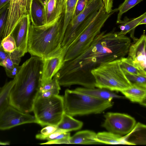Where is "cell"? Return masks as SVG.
Returning <instances> with one entry per match:
<instances>
[{
  "instance_id": "cell-1",
  "label": "cell",
  "mask_w": 146,
  "mask_h": 146,
  "mask_svg": "<svg viewBox=\"0 0 146 146\" xmlns=\"http://www.w3.org/2000/svg\"><path fill=\"white\" fill-rule=\"evenodd\" d=\"M131 44L130 38L114 30L100 32L88 48L63 65L64 74L74 85L85 87L95 86L91 71L101 64L120 60L127 54Z\"/></svg>"
},
{
  "instance_id": "cell-2",
  "label": "cell",
  "mask_w": 146,
  "mask_h": 146,
  "mask_svg": "<svg viewBox=\"0 0 146 146\" xmlns=\"http://www.w3.org/2000/svg\"><path fill=\"white\" fill-rule=\"evenodd\" d=\"M43 62L42 58L31 56L20 66L14 78L15 83L10 93L9 104L23 112L33 111L41 86Z\"/></svg>"
},
{
  "instance_id": "cell-3",
  "label": "cell",
  "mask_w": 146,
  "mask_h": 146,
  "mask_svg": "<svg viewBox=\"0 0 146 146\" xmlns=\"http://www.w3.org/2000/svg\"><path fill=\"white\" fill-rule=\"evenodd\" d=\"M64 13L43 25L36 26L31 24L27 52L31 56L43 58L61 48L64 36L62 31Z\"/></svg>"
},
{
  "instance_id": "cell-4",
  "label": "cell",
  "mask_w": 146,
  "mask_h": 146,
  "mask_svg": "<svg viewBox=\"0 0 146 146\" xmlns=\"http://www.w3.org/2000/svg\"><path fill=\"white\" fill-rule=\"evenodd\" d=\"M114 13H108L104 5L100 9L91 14L82 22L84 29L82 33L70 46L64 62L71 60L82 54L90 46L108 19Z\"/></svg>"
},
{
  "instance_id": "cell-5",
  "label": "cell",
  "mask_w": 146,
  "mask_h": 146,
  "mask_svg": "<svg viewBox=\"0 0 146 146\" xmlns=\"http://www.w3.org/2000/svg\"><path fill=\"white\" fill-rule=\"evenodd\" d=\"M64 97V112L71 116L99 114L112 107L111 101L95 98L66 89Z\"/></svg>"
},
{
  "instance_id": "cell-6",
  "label": "cell",
  "mask_w": 146,
  "mask_h": 146,
  "mask_svg": "<svg viewBox=\"0 0 146 146\" xmlns=\"http://www.w3.org/2000/svg\"><path fill=\"white\" fill-rule=\"evenodd\" d=\"M95 87L120 92L131 85L120 65V60L101 64L92 70Z\"/></svg>"
},
{
  "instance_id": "cell-7",
  "label": "cell",
  "mask_w": 146,
  "mask_h": 146,
  "mask_svg": "<svg viewBox=\"0 0 146 146\" xmlns=\"http://www.w3.org/2000/svg\"><path fill=\"white\" fill-rule=\"evenodd\" d=\"M32 111L36 123L41 126H57L64 113L63 96L58 95L47 98L37 97Z\"/></svg>"
},
{
  "instance_id": "cell-8",
  "label": "cell",
  "mask_w": 146,
  "mask_h": 146,
  "mask_svg": "<svg viewBox=\"0 0 146 146\" xmlns=\"http://www.w3.org/2000/svg\"><path fill=\"white\" fill-rule=\"evenodd\" d=\"M104 5L103 0H89L83 11L72 18L67 27L61 44L65 55L70 45L80 35L78 31L82 23L90 15L99 10Z\"/></svg>"
},
{
  "instance_id": "cell-9",
  "label": "cell",
  "mask_w": 146,
  "mask_h": 146,
  "mask_svg": "<svg viewBox=\"0 0 146 146\" xmlns=\"http://www.w3.org/2000/svg\"><path fill=\"white\" fill-rule=\"evenodd\" d=\"M32 0H10L2 40L12 34L22 18L29 15Z\"/></svg>"
},
{
  "instance_id": "cell-10",
  "label": "cell",
  "mask_w": 146,
  "mask_h": 146,
  "mask_svg": "<svg viewBox=\"0 0 146 146\" xmlns=\"http://www.w3.org/2000/svg\"><path fill=\"white\" fill-rule=\"evenodd\" d=\"M102 126L108 131L120 135H126L136 125L135 119L125 114L108 112L104 116Z\"/></svg>"
},
{
  "instance_id": "cell-11",
  "label": "cell",
  "mask_w": 146,
  "mask_h": 146,
  "mask_svg": "<svg viewBox=\"0 0 146 146\" xmlns=\"http://www.w3.org/2000/svg\"><path fill=\"white\" fill-rule=\"evenodd\" d=\"M36 123L34 116L23 112L9 105L0 115V130H5L23 124Z\"/></svg>"
},
{
  "instance_id": "cell-12",
  "label": "cell",
  "mask_w": 146,
  "mask_h": 146,
  "mask_svg": "<svg viewBox=\"0 0 146 146\" xmlns=\"http://www.w3.org/2000/svg\"><path fill=\"white\" fill-rule=\"evenodd\" d=\"M65 55L62 48L44 58L41 86L50 82L59 70L64 62Z\"/></svg>"
},
{
  "instance_id": "cell-13",
  "label": "cell",
  "mask_w": 146,
  "mask_h": 146,
  "mask_svg": "<svg viewBox=\"0 0 146 146\" xmlns=\"http://www.w3.org/2000/svg\"><path fill=\"white\" fill-rule=\"evenodd\" d=\"M31 23L29 15L24 16L11 34L15 40L17 49L22 51L25 54L27 52L28 37Z\"/></svg>"
},
{
  "instance_id": "cell-14",
  "label": "cell",
  "mask_w": 146,
  "mask_h": 146,
  "mask_svg": "<svg viewBox=\"0 0 146 146\" xmlns=\"http://www.w3.org/2000/svg\"><path fill=\"white\" fill-rule=\"evenodd\" d=\"M131 44L128 50L127 57L140 67L146 70V37L143 34L139 38L134 41Z\"/></svg>"
},
{
  "instance_id": "cell-15",
  "label": "cell",
  "mask_w": 146,
  "mask_h": 146,
  "mask_svg": "<svg viewBox=\"0 0 146 146\" xmlns=\"http://www.w3.org/2000/svg\"><path fill=\"white\" fill-rule=\"evenodd\" d=\"M120 92L131 102L146 106V85L131 84V86Z\"/></svg>"
},
{
  "instance_id": "cell-16",
  "label": "cell",
  "mask_w": 146,
  "mask_h": 146,
  "mask_svg": "<svg viewBox=\"0 0 146 146\" xmlns=\"http://www.w3.org/2000/svg\"><path fill=\"white\" fill-rule=\"evenodd\" d=\"M76 91L92 97L111 101L113 98H121L124 97L118 95L112 91L97 88L78 87L74 90Z\"/></svg>"
},
{
  "instance_id": "cell-17",
  "label": "cell",
  "mask_w": 146,
  "mask_h": 146,
  "mask_svg": "<svg viewBox=\"0 0 146 146\" xmlns=\"http://www.w3.org/2000/svg\"><path fill=\"white\" fill-rule=\"evenodd\" d=\"M131 145L146 144V125L138 123L129 133L124 136Z\"/></svg>"
},
{
  "instance_id": "cell-18",
  "label": "cell",
  "mask_w": 146,
  "mask_h": 146,
  "mask_svg": "<svg viewBox=\"0 0 146 146\" xmlns=\"http://www.w3.org/2000/svg\"><path fill=\"white\" fill-rule=\"evenodd\" d=\"M29 16L31 24L40 26L45 24L43 7L38 0H32Z\"/></svg>"
},
{
  "instance_id": "cell-19",
  "label": "cell",
  "mask_w": 146,
  "mask_h": 146,
  "mask_svg": "<svg viewBox=\"0 0 146 146\" xmlns=\"http://www.w3.org/2000/svg\"><path fill=\"white\" fill-rule=\"evenodd\" d=\"M96 140L99 143L131 145L126 140L124 136L110 131L98 133L96 134Z\"/></svg>"
},
{
  "instance_id": "cell-20",
  "label": "cell",
  "mask_w": 146,
  "mask_h": 146,
  "mask_svg": "<svg viewBox=\"0 0 146 146\" xmlns=\"http://www.w3.org/2000/svg\"><path fill=\"white\" fill-rule=\"evenodd\" d=\"M96 134L88 130L79 131L70 137V144H93L99 143L96 140Z\"/></svg>"
},
{
  "instance_id": "cell-21",
  "label": "cell",
  "mask_w": 146,
  "mask_h": 146,
  "mask_svg": "<svg viewBox=\"0 0 146 146\" xmlns=\"http://www.w3.org/2000/svg\"><path fill=\"white\" fill-rule=\"evenodd\" d=\"M83 125L82 122L74 119L72 116L64 112L57 127L58 129L69 132L80 129Z\"/></svg>"
},
{
  "instance_id": "cell-22",
  "label": "cell",
  "mask_w": 146,
  "mask_h": 146,
  "mask_svg": "<svg viewBox=\"0 0 146 146\" xmlns=\"http://www.w3.org/2000/svg\"><path fill=\"white\" fill-rule=\"evenodd\" d=\"M146 17V12L139 17L129 19L125 18L123 20H121L117 23L120 24L119 27L121 31L119 33L123 35H125L127 33L133 30H135L136 27L140 25V23L141 20Z\"/></svg>"
},
{
  "instance_id": "cell-23",
  "label": "cell",
  "mask_w": 146,
  "mask_h": 146,
  "mask_svg": "<svg viewBox=\"0 0 146 146\" xmlns=\"http://www.w3.org/2000/svg\"><path fill=\"white\" fill-rule=\"evenodd\" d=\"M15 83L14 78L6 82L0 90V115L6 108L9 105L11 92Z\"/></svg>"
},
{
  "instance_id": "cell-24",
  "label": "cell",
  "mask_w": 146,
  "mask_h": 146,
  "mask_svg": "<svg viewBox=\"0 0 146 146\" xmlns=\"http://www.w3.org/2000/svg\"><path fill=\"white\" fill-rule=\"evenodd\" d=\"M78 0H64V18L63 26L64 36L67 27L73 17Z\"/></svg>"
},
{
  "instance_id": "cell-25",
  "label": "cell",
  "mask_w": 146,
  "mask_h": 146,
  "mask_svg": "<svg viewBox=\"0 0 146 146\" xmlns=\"http://www.w3.org/2000/svg\"><path fill=\"white\" fill-rule=\"evenodd\" d=\"M24 55L22 51L17 49L9 53L3 64L5 72L11 70L15 66L19 65L21 58Z\"/></svg>"
},
{
  "instance_id": "cell-26",
  "label": "cell",
  "mask_w": 146,
  "mask_h": 146,
  "mask_svg": "<svg viewBox=\"0 0 146 146\" xmlns=\"http://www.w3.org/2000/svg\"><path fill=\"white\" fill-rule=\"evenodd\" d=\"M120 65L122 69L130 73L146 75V71L135 63L130 58H122L120 59Z\"/></svg>"
},
{
  "instance_id": "cell-27",
  "label": "cell",
  "mask_w": 146,
  "mask_h": 146,
  "mask_svg": "<svg viewBox=\"0 0 146 146\" xmlns=\"http://www.w3.org/2000/svg\"><path fill=\"white\" fill-rule=\"evenodd\" d=\"M143 0H125L116 9V11H119L117 15V23L121 20V17L124 13L143 1Z\"/></svg>"
},
{
  "instance_id": "cell-28",
  "label": "cell",
  "mask_w": 146,
  "mask_h": 146,
  "mask_svg": "<svg viewBox=\"0 0 146 146\" xmlns=\"http://www.w3.org/2000/svg\"><path fill=\"white\" fill-rule=\"evenodd\" d=\"M1 44L4 50L8 53L12 52L17 49L15 40L11 34L2 39Z\"/></svg>"
},
{
  "instance_id": "cell-29",
  "label": "cell",
  "mask_w": 146,
  "mask_h": 146,
  "mask_svg": "<svg viewBox=\"0 0 146 146\" xmlns=\"http://www.w3.org/2000/svg\"><path fill=\"white\" fill-rule=\"evenodd\" d=\"M127 79L131 84L146 85V75L133 74L122 69Z\"/></svg>"
},
{
  "instance_id": "cell-30",
  "label": "cell",
  "mask_w": 146,
  "mask_h": 146,
  "mask_svg": "<svg viewBox=\"0 0 146 146\" xmlns=\"http://www.w3.org/2000/svg\"><path fill=\"white\" fill-rule=\"evenodd\" d=\"M9 4L0 10V44L7 20Z\"/></svg>"
},
{
  "instance_id": "cell-31",
  "label": "cell",
  "mask_w": 146,
  "mask_h": 146,
  "mask_svg": "<svg viewBox=\"0 0 146 146\" xmlns=\"http://www.w3.org/2000/svg\"><path fill=\"white\" fill-rule=\"evenodd\" d=\"M70 137L69 132H63L56 137L52 140L41 144H70L69 139Z\"/></svg>"
},
{
  "instance_id": "cell-32",
  "label": "cell",
  "mask_w": 146,
  "mask_h": 146,
  "mask_svg": "<svg viewBox=\"0 0 146 146\" xmlns=\"http://www.w3.org/2000/svg\"><path fill=\"white\" fill-rule=\"evenodd\" d=\"M57 129V126L48 125L42 128L40 133L36 135V139L41 140H46V137Z\"/></svg>"
},
{
  "instance_id": "cell-33",
  "label": "cell",
  "mask_w": 146,
  "mask_h": 146,
  "mask_svg": "<svg viewBox=\"0 0 146 146\" xmlns=\"http://www.w3.org/2000/svg\"><path fill=\"white\" fill-rule=\"evenodd\" d=\"M58 88H60V86L57 78L54 76L50 82L40 87L38 93H42L52 89Z\"/></svg>"
},
{
  "instance_id": "cell-34",
  "label": "cell",
  "mask_w": 146,
  "mask_h": 146,
  "mask_svg": "<svg viewBox=\"0 0 146 146\" xmlns=\"http://www.w3.org/2000/svg\"><path fill=\"white\" fill-rule=\"evenodd\" d=\"M60 88H54L45 92L42 93H38L37 97L43 98H50L58 95Z\"/></svg>"
},
{
  "instance_id": "cell-35",
  "label": "cell",
  "mask_w": 146,
  "mask_h": 146,
  "mask_svg": "<svg viewBox=\"0 0 146 146\" xmlns=\"http://www.w3.org/2000/svg\"><path fill=\"white\" fill-rule=\"evenodd\" d=\"M88 1V0H78L73 17L77 16L83 11Z\"/></svg>"
},
{
  "instance_id": "cell-36",
  "label": "cell",
  "mask_w": 146,
  "mask_h": 146,
  "mask_svg": "<svg viewBox=\"0 0 146 146\" xmlns=\"http://www.w3.org/2000/svg\"><path fill=\"white\" fill-rule=\"evenodd\" d=\"M20 68V66H15L11 70L6 71L7 76L10 77L14 78L19 72Z\"/></svg>"
},
{
  "instance_id": "cell-37",
  "label": "cell",
  "mask_w": 146,
  "mask_h": 146,
  "mask_svg": "<svg viewBox=\"0 0 146 146\" xmlns=\"http://www.w3.org/2000/svg\"><path fill=\"white\" fill-rule=\"evenodd\" d=\"M113 0H103L106 12L110 13L113 11L112 9Z\"/></svg>"
},
{
  "instance_id": "cell-38",
  "label": "cell",
  "mask_w": 146,
  "mask_h": 146,
  "mask_svg": "<svg viewBox=\"0 0 146 146\" xmlns=\"http://www.w3.org/2000/svg\"><path fill=\"white\" fill-rule=\"evenodd\" d=\"M9 53L4 50L1 44H0V66H3V62Z\"/></svg>"
},
{
  "instance_id": "cell-39",
  "label": "cell",
  "mask_w": 146,
  "mask_h": 146,
  "mask_svg": "<svg viewBox=\"0 0 146 146\" xmlns=\"http://www.w3.org/2000/svg\"><path fill=\"white\" fill-rule=\"evenodd\" d=\"M10 0H0V10L9 3Z\"/></svg>"
},
{
  "instance_id": "cell-40",
  "label": "cell",
  "mask_w": 146,
  "mask_h": 146,
  "mask_svg": "<svg viewBox=\"0 0 146 146\" xmlns=\"http://www.w3.org/2000/svg\"><path fill=\"white\" fill-rule=\"evenodd\" d=\"M41 3L43 7L45 6L46 5V0H38Z\"/></svg>"
},
{
  "instance_id": "cell-41",
  "label": "cell",
  "mask_w": 146,
  "mask_h": 146,
  "mask_svg": "<svg viewBox=\"0 0 146 146\" xmlns=\"http://www.w3.org/2000/svg\"><path fill=\"white\" fill-rule=\"evenodd\" d=\"M10 144V143L9 142H2L0 141V145H8Z\"/></svg>"
},
{
  "instance_id": "cell-42",
  "label": "cell",
  "mask_w": 146,
  "mask_h": 146,
  "mask_svg": "<svg viewBox=\"0 0 146 146\" xmlns=\"http://www.w3.org/2000/svg\"><path fill=\"white\" fill-rule=\"evenodd\" d=\"M146 17L142 19L140 22V25L145 24H146Z\"/></svg>"
},
{
  "instance_id": "cell-43",
  "label": "cell",
  "mask_w": 146,
  "mask_h": 146,
  "mask_svg": "<svg viewBox=\"0 0 146 146\" xmlns=\"http://www.w3.org/2000/svg\"><path fill=\"white\" fill-rule=\"evenodd\" d=\"M61 3H63L64 2V0H58Z\"/></svg>"
},
{
  "instance_id": "cell-44",
  "label": "cell",
  "mask_w": 146,
  "mask_h": 146,
  "mask_svg": "<svg viewBox=\"0 0 146 146\" xmlns=\"http://www.w3.org/2000/svg\"><path fill=\"white\" fill-rule=\"evenodd\" d=\"M49 0H46V5L48 2Z\"/></svg>"
},
{
  "instance_id": "cell-45",
  "label": "cell",
  "mask_w": 146,
  "mask_h": 146,
  "mask_svg": "<svg viewBox=\"0 0 146 146\" xmlns=\"http://www.w3.org/2000/svg\"><path fill=\"white\" fill-rule=\"evenodd\" d=\"M1 88H0V90Z\"/></svg>"
}]
</instances>
